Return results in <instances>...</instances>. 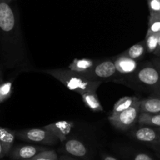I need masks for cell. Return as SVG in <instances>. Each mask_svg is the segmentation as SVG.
<instances>
[{"mask_svg": "<svg viewBox=\"0 0 160 160\" xmlns=\"http://www.w3.org/2000/svg\"><path fill=\"white\" fill-rule=\"evenodd\" d=\"M146 52V44H145V41H143V42H141L131 46V48H128L127 51H125L122 54L126 56H128V57L131 58V59H134V60L140 62L141 59L145 56Z\"/></svg>", "mask_w": 160, "mask_h": 160, "instance_id": "cell-16", "label": "cell"}, {"mask_svg": "<svg viewBox=\"0 0 160 160\" xmlns=\"http://www.w3.org/2000/svg\"><path fill=\"white\" fill-rule=\"evenodd\" d=\"M8 1H9V2H12V0H8Z\"/></svg>", "mask_w": 160, "mask_h": 160, "instance_id": "cell-31", "label": "cell"}, {"mask_svg": "<svg viewBox=\"0 0 160 160\" xmlns=\"http://www.w3.org/2000/svg\"><path fill=\"white\" fill-rule=\"evenodd\" d=\"M59 160H79L76 159V158L73 157V156H66V155H64V156H61L60 157H59Z\"/></svg>", "mask_w": 160, "mask_h": 160, "instance_id": "cell-25", "label": "cell"}, {"mask_svg": "<svg viewBox=\"0 0 160 160\" xmlns=\"http://www.w3.org/2000/svg\"></svg>", "mask_w": 160, "mask_h": 160, "instance_id": "cell-35", "label": "cell"}, {"mask_svg": "<svg viewBox=\"0 0 160 160\" xmlns=\"http://www.w3.org/2000/svg\"><path fill=\"white\" fill-rule=\"evenodd\" d=\"M0 160H2V159H0Z\"/></svg>", "mask_w": 160, "mask_h": 160, "instance_id": "cell-34", "label": "cell"}, {"mask_svg": "<svg viewBox=\"0 0 160 160\" xmlns=\"http://www.w3.org/2000/svg\"><path fill=\"white\" fill-rule=\"evenodd\" d=\"M131 137L135 140L151 147L160 155V133L156 128L143 126L131 132Z\"/></svg>", "mask_w": 160, "mask_h": 160, "instance_id": "cell-7", "label": "cell"}, {"mask_svg": "<svg viewBox=\"0 0 160 160\" xmlns=\"http://www.w3.org/2000/svg\"><path fill=\"white\" fill-rule=\"evenodd\" d=\"M134 160H154L151 156L145 152H138L135 154Z\"/></svg>", "mask_w": 160, "mask_h": 160, "instance_id": "cell-23", "label": "cell"}, {"mask_svg": "<svg viewBox=\"0 0 160 160\" xmlns=\"http://www.w3.org/2000/svg\"><path fill=\"white\" fill-rule=\"evenodd\" d=\"M79 74L91 81L101 82L109 81H115L120 77L116 69L113 59L100 60L90 70Z\"/></svg>", "mask_w": 160, "mask_h": 160, "instance_id": "cell-4", "label": "cell"}, {"mask_svg": "<svg viewBox=\"0 0 160 160\" xmlns=\"http://www.w3.org/2000/svg\"><path fill=\"white\" fill-rule=\"evenodd\" d=\"M52 133L60 142H64L67 139V136L70 134L72 129L74 128V123L72 121L61 120L56 123H50L43 127Z\"/></svg>", "mask_w": 160, "mask_h": 160, "instance_id": "cell-10", "label": "cell"}, {"mask_svg": "<svg viewBox=\"0 0 160 160\" xmlns=\"http://www.w3.org/2000/svg\"><path fill=\"white\" fill-rule=\"evenodd\" d=\"M16 136L24 142L47 145H56L59 142L52 133L44 128L16 131Z\"/></svg>", "mask_w": 160, "mask_h": 160, "instance_id": "cell-6", "label": "cell"}, {"mask_svg": "<svg viewBox=\"0 0 160 160\" xmlns=\"http://www.w3.org/2000/svg\"><path fill=\"white\" fill-rule=\"evenodd\" d=\"M16 138V131L0 127V142L2 145L6 156H9V152L13 147Z\"/></svg>", "mask_w": 160, "mask_h": 160, "instance_id": "cell-14", "label": "cell"}, {"mask_svg": "<svg viewBox=\"0 0 160 160\" xmlns=\"http://www.w3.org/2000/svg\"><path fill=\"white\" fill-rule=\"evenodd\" d=\"M113 59L116 69L120 77L128 76L134 73L140 65V62L128 56L120 54V56L115 57Z\"/></svg>", "mask_w": 160, "mask_h": 160, "instance_id": "cell-9", "label": "cell"}, {"mask_svg": "<svg viewBox=\"0 0 160 160\" xmlns=\"http://www.w3.org/2000/svg\"><path fill=\"white\" fill-rule=\"evenodd\" d=\"M102 160H118L116 159L115 157L112 156H109V155H104L102 157Z\"/></svg>", "mask_w": 160, "mask_h": 160, "instance_id": "cell-27", "label": "cell"}, {"mask_svg": "<svg viewBox=\"0 0 160 160\" xmlns=\"http://www.w3.org/2000/svg\"><path fill=\"white\" fill-rule=\"evenodd\" d=\"M28 160H59V157L57 156L56 152L54 150H45L42 152L34 158Z\"/></svg>", "mask_w": 160, "mask_h": 160, "instance_id": "cell-22", "label": "cell"}, {"mask_svg": "<svg viewBox=\"0 0 160 160\" xmlns=\"http://www.w3.org/2000/svg\"><path fill=\"white\" fill-rule=\"evenodd\" d=\"M140 112L160 114V96L154 95L140 99Z\"/></svg>", "mask_w": 160, "mask_h": 160, "instance_id": "cell-12", "label": "cell"}, {"mask_svg": "<svg viewBox=\"0 0 160 160\" xmlns=\"http://www.w3.org/2000/svg\"><path fill=\"white\" fill-rule=\"evenodd\" d=\"M100 60L92 59H75L69 65L68 69L78 73H83L90 70Z\"/></svg>", "mask_w": 160, "mask_h": 160, "instance_id": "cell-13", "label": "cell"}, {"mask_svg": "<svg viewBox=\"0 0 160 160\" xmlns=\"http://www.w3.org/2000/svg\"><path fill=\"white\" fill-rule=\"evenodd\" d=\"M4 156H6V153H5L4 148H3L2 145V143L0 142V159H2Z\"/></svg>", "mask_w": 160, "mask_h": 160, "instance_id": "cell-26", "label": "cell"}, {"mask_svg": "<svg viewBox=\"0 0 160 160\" xmlns=\"http://www.w3.org/2000/svg\"><path fill=\"white\" fill-rule=\"evenodd\" d=\"M12 92V83L11 81L0 84V103L7 100Z\"/></svg>", "mask_w": 160, "mask_h": 160, "instance_id": "cell-20", "label": "cell"}, {"mask_svg": "<svg viewBox=\"0 0 160 160\" xmlns=\"http://www.w3.org/2000/svg\"><path fill=\"white\" fill-rule=\"evenodd\" d=\"M42 72L53 77L64 84L67 88L81 95L86 92L97 91L102 84L101 81L87 79L78 73L72 71L70 69H48L43 70Z\"/></svg>", "mask_w": 160, "mask_h": 160, "instance_id": "cell-3", "label": "cell"}, {"mask_svg": "<svg viewBox=\"0 0 160 160\" xmlns=\"http://www.w3.org/2000/svg\"><path fill=\"white\" fill-rule=\"evenodd\" d=\"M48 148L36 145H18L12 147L9 156L12 160H28L34 158Z\"/></svg>", "mask_w": 160, "mask_h": 160, "instance_id": "cell-8", "label": "cell"}, {"mask_svg": "<svg viewBox=\"0 0 160 160\" xmlns=\"http://www.w3.org/2000/svg\"><path fill=\"white\" fill-rule=\"evenodd\" d=\"M2 82V73L0 72V84Z\"/></svg>", "mask_w": 160, "mask_h": 160, "instance_id": "cell-29", "label": "cell"}, {"mask_svg": "<svg viewBox=\"0 0 160 160\" xmlns=\"http://www.w3.org/2000/svg\"><path fill=\"white\" fill-rule=\"evenodd\" d=\"M152 62L154 64L155 67L157 68V70H159V72L160 73V57H158V56H157L156 58L153 59L152 60Z\"/></svg>", "mask_w": 160, "mask_h": 160, "instance_id": "cell-24", "label": "cell"}, {"mask_svg": "<svg viewBox=\"0 0 160 160\" xmlns=\"http://www.w3.org/2000/svg\"><path fill=\"white\" fill-rule=\"evenodd\" d=\"M139 98L137 96H124L119 99L115 103L112 109V113L111 114H117L119 112L124 111L126 109H129L131 106H132L137 101H138Z\"/></svg>", "mask_w": 160, "mask_h": 160, "instance_id": "cell-17", "label": "cell"}, {"mask_svg": "<svg viewBox=\"0 0 160 160\" xmlns=\"http://www.w3.org/2000/svg\"><path fill=\"white\" fill-rule=\"evenodd\" d=\"M140 99L132 106L117 114H111L109 117V123L117 130L128 131L138 122L140 115Z\"/></svg>", "mask_w": 160, "mask_h": 160, "instance_id": "cell-5", "label": "cell"}, {"mask_svg": "<svg viewBox=\"0 0 160 160\" xmlns=\"http://www.w3.org/2000/svg\"><path fill=\"white\" fill-rule=\"evenodd\" d=\"M0 46L8 64L16 65L24 58L19 18L8 0H0Z\"/></svg>", "mask_w": 160, "mask_h": 160, "instance_id": "cell-1", "label": "cell"}, {"mask_svg": "<svg viewBox=\"0 0 160 160\" xmlns=\"http://www.w3.org/2000/svg\"><path fill=\"white\" fill-rule=\"evenodd\" d=\"M64 143V151L73 157L83 158L88 155V148L81 141L76 138L66 140Z\"/></svg>", "mask_w": 160, "mask_h": 160, "instance_id": "cell-11", "label": "cell"}, {"mask_svg": "<svg viewBox=\"0 0 160 160\" xmlns=\"http://www.w3.org/2000/svg\"><path fill=\"white\" fill-rule=\"evenodd\" d=\"M115 81L135 90L146 91L160 96V73L152 62L140 63L134 73L120 77Z\"/></svg>", "mask_w": 160, "mask_h": 160, "instance_id": "cell-2", "label": "cell"}, {"mask_svg": "<svg viewBox=\"0 0 160 160\" xmlns=\"http://www.w3.org/2000/svg\"><path fill=\"white\" fill-rule=\"evenodd\" d=\"M82 99L85 106L93 112H102L103 107L100 102L96 91L86 92L81 95Z\"/></svg>", "mask_w": 160, "mask_h": 160, "instance_id": "cell-15", "label": "cell"}, {"mask_svg": "<svg viewBox=\"0 0 160 160\" xmlns=\"http://www.w3.org/2000/svg\"><path fill=\"white\" fill-rule=\"evenodd\" d=\"M159 160H160V155H159Z\"/></svg>", "mask_w": 160, "mask_h": 160, "instance_id": "cell-33", "label": "cell"}, {"mask_svg": "<svg viewBox=\"0 0 160 160\" xmlns=\"http://www.w3.org/2000/svg\"><path fill=\"white\" fill-rule=\"evenodd\" d=\"M141 126H149L160 128V114L141 112L138 122Z\"/></svg>", "mask_w": 160, "mask_h": 160, "instance_id": "cell-18", "label": "cell"}, {"mask_svg": "<svg viewBox=\"0 0 160 160\" xmlns=\"http://www.w3.org/2000/svg\"><path fill=\"white\" fill-rule=\"evenodd\" d=\"M145 41L146 44L147 52L153 53L159 48V33H152L148 31Z\"/></svg>", "mask_w": 160, "mask_h": 160, "instance_id": "cell-19", "label": "cell"}, {"mask_svg": "<svg viewBox=\"0 0 160 160\" xmlns=\"http://www.w3.org/2000/svg\"><path fill=\"white\" fill-rule=\"evenodd\" d=\"M148 31L160 33V13H149Z\"/></svg>", "mask_w": 160, "mask_h": 160, "instance_id": "cell-21", "label": "cell"}, {"mask_svg": "<svg viewBox=\"0 0 160 160\" xmlns=\"http://www.w3.org/2000/svg\"><path fill=\"white\" fill-rule=\"evenodd\" d=\"M159 13H160V6H159Z\"/></svg>", "mask_w": 160, "mask_h": 160, "instance_id": "cell-32", "label": "cell"}, {"mask_svg": "<svg viewBox=\"0 0 160 160\" xmlns=\"http://www.w3.org/2000/svg\"><path fill=\"white\" fill-rule=\"evenodd\" d=\"M153 54H154L155 56H158V57H160V47H159V48H158L157 49H156V51L153 52Z\"/></svg>", "mask_w": 160, "mask_h": 160, "instance_id": "cell-28", "label": "cell"}, {"mask_svg": "<svg viewBox=\"0 0 160 160\" xmlns=\"http://www.w3.org/2000/svg\"><path fill=\"white\" fill-rule=\"evenodd\" d=\"M156 130H157V131H159V132L160 133V128H156Z\"/></svg>", "mask_w": 160, "mask_h": 160, "instance_id": "cell-30", "label": "cell"}]
</instances>
